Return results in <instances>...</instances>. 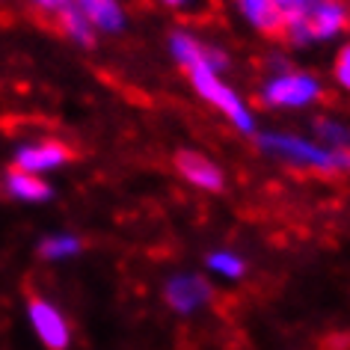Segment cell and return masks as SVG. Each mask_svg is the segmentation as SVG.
Instances as JSON below:
<instances>
[{"instance_id": "cell-6", "label": "cell", "mask_w": 350, "mask_h": 350, "mask_svg": "<svg viewBox=\"0 0 350 350\" xmlns=\"http://www.w3.org/2000/svg\"><path fill=\"white\" fill-rule=\"evenodd\" d=\"M166 309L178 318H193L214 303V285L202 273H172L161 288Z\"/></svg>"}, {"instance_id": "cell-16", "label": "cell", "mask_w": 350, "mask_h": 350, "mask_svg": "<svg viewBox=\"0 0 350 350\" xmlns=\"http://www.w3.org/2000/svg\"><path fill=\"white\" fill-rule=\"evenodd\" d=\"M312 137H318L332 152L350 157V122L338 116H318L312 122Z\"/></svg>"}, {"instance_id": "cell-4", "label": "cell", "mask_w": 350, "mask_h": 350, "mask_svg": "<svg viewBox=\"0 0 350 350\" xmlns=\"http://www.w3.org/2000/svg\"><path fill=\"white\" fill-rule=\"evenodd\" d=\"M323 98V81L309 68L282 66L270 68V75L258 86L261 107L276 113H294V110H312Z\"/></svg>"}, {"instance_id": "cell-5", "label": "cell", "mask_w": 350, "mask_h": 350, "mask_svg": "<svg viewBox=\"0 0 350 350\" xmlns=\"http://www.w3.org/2000/svg\"><path fill=\"white\" fill-rule=\"evenodd\" d=\"M166 51H170L172 63L181 68V72H190L196 66H211L217 72H226L229 68V51L217 42H208L205 36H199L196 30L190 27H175L170 36H166Z\"/></svg>"}, {"instance_id": "cell-7", "label": "cell", "mask_w": 350, "mask_h": 350, "mask_svg": "<svg viewBox=\"0 0 350 350\" xmlns=\"http://www.w3.org/2000/svg\"><path fill=\"white\" fill-rule=\"evenodd\" d=\"M27 327L45 350H68L75 338L66 312L48 297H30L27 300Z\"/></svg>"}, {"instance_id": "cell-12", "label": "cell", "mask_w": 350, "mask_h": 350, "mask_svg": "<svg viewBox=\"0 0 350 350\" xmlns=\"http://www.w3.org/2000/svg\"><path fill=\"white\" fill-rule=\"evenodd\" d=\"M0 193H6L12 202H21V205H42L54 196V187H51V181L42 178V175L10 166L6 175L0 178Z\"/></svg>"}, {"instance_id": "cell-19", "label": "cell", "mask_w": 350, "mask_h": 350, "mask_svg": "<svg viewBox=\"0 0 350 350\" xmlns=\"http://www.w3.org/2000/svg\"><path fill=\"white\" fill-rule=\"evenodd\" d=\"M152 3H157L161 10L175 12V15H193L205 6V0H152Z\"/></svg>"}, {"instance_id": "cell-20", "label": "cell", "mask_w": 350, "mask_h": 350, "mask_svg": "<svg viewBox=\"0 0 350 350\" xmlns=\"http://www.w3.org/2000/svg\"><path fill=\"white\" fill-rule=\"evenodd\" d=\"M279 6H282V12L285 15H291V12H300V10H306V6L312 3V0H276Z\"/></svg>"}, {"instance_id": "cell-9", "label": "cell", "mask_w": 350, "mask_h": 350, "mask_svg": "<svg viewBox=\"0 0 350 350\" xmlns=\"http://www.w3.org/2000/svg\"><path fill=\"white\" fill-rule=\"evenodd\" d=\"M175 172L187 187L199 190V193H220L226 187V172L223 166L214 161L211 154L199 152V148H181L175 152Z\"/></svg>"}, {"instance_id": "cell-11", "label": "cell", "mask_w": 350, "mask_h": 350, "mask_svg": "<svg viewBox=\"0 0 350 350\" xmlns=\"http://www.w3.org/2000/svg\"><path fill=\"white\" fill-rule=\"evenodd\" d=\"M72 6L92 24L98 36H119L128 27L125 0H75Z\"/></svg>"}, {"instance_id": "cell-8", "label": "cell", "mask_w": 350, "mask_h": 350, "mask_svg": "<svg viewBox=\"0 0 350 350\" xmlns=\"http://www.w3.org/2000/svg\"><path fill=\"white\" fill-rule=\"evenodd\" d=\"M68 161H72V148H68L63 139H57V137L27 139V143H21L18 148H15V154H12V166H15V170L42 175V178L59 172Z\"/></svg>"}, {"instance_id": "cell-1", "label": "cell", "mask_w": 350, "mask_h": 350, "mask_svg": "<svg viewBox=\"0 0 350 350\" xmlns=\"http://www.w3.org/2000/svg\"><path fill=\"white\" fill-rule=\"evenodd\" d=\"M258 148L270 161L288 166L297 172L312 175H347L350 157L332 152L312 134H297V131H261Z\"/></svg>"}, {"instance_id": "cell-3", "label": "cell", "mask_w": 350, "mask_h": 350, "mask_svg": "<svg viewBox=\"0 0 350 350\" xmlns=\"http://www.w3.org/2000/svg\"><path fill=\"white\" fill-rule=\"evenodd\" d=\"M190 90L196 92L199 101H205L208 107H214L238 134H258V116L252 110V104L238 92V86L229 83L226 72H217L211 66H196L185 72Z\"/></svg>"}, {"instance_id": "cell-18", "label": "cell", "mask_w": 350, "mask_h": 350, "mask_svg": "<svg viewBox=\"0 0 350 350\" xmlns=\"http://www.w3.org/2000/svg\"><path fill=\"white\" fill-rule=\"evenodd\" d=\"M75 0H27V6L36 15H42V18H48V21H54L59 12H66L68 6H72Z\"/></svg>"}, {"instance_id": "cell-17", "label": "cell", "mask_w": 350, "mask_h": 350, "mask_svg": "<svg viewBox=\"0 0 350 350\" xmlns=\"http://www.w3.org/2000/svg\"><path fill=\"white\" fill-rule=\"evenodd\" d=\"M332 83L350 95V42H345L332 57Z\"/></svg>"}, {"instance_id": "cell-10", "label": "cell", "mask_w": 350, "mask_h": 350, "mask_svg": "<svg viewBox=\"0 0 350 350\" xmlns=\"http://www.w3.org/2000/svg\"><path fill=\"white\" fill-rule=\"evenodd\" d=\"M241 24H247L252 33L267 39H279L285 24V12L276 0H232Z\"/></svg>"}, {"instance_id": "cell-2", "label": "cell", "mask_w": 350, "mask_h": 350, "mask_svg": "<svg viewBox=\"0 0 350 350\" xmlns=\"http://www.w3.org/2000/svg\"><path fill=\"white\" fill-rule=\"evenodd\" d=\"M350 33L347 0H312L306 10L285 15L279 39L288 48H318L338 42Z\"/></svg>"}, {"instance_id": "cell-14", "label": "cell", "mask_w": 350, "mask_h": 350, "mask_svg": "<svg viewBox=\"0 0 350 350\" xmlns=\"http://www.w3.org/2000/svg\"><path fill=\"white\" fill-rule=\"evenodd\" d=\"M205 270L220 279V282H241V279L247 276V258H243L238 250L217 247L205 256Z\"/></svg>"}, {"instance_id": "cell-13", "label": "cell", "mask_w": 350, "mask_h": 350, "mask_svg": "<svg viewBox=\"0 0 350 350\" xmlns=\"http://www.w3.org/2000/svg\"><path fill=\"white\" fill-rule=\"evenodd\" d=\"M39 258L51 261V265H63V261H72L83 252V238L77 232H51L39 241Z\"/></svg>"}, {"instance_id": "cell-15", "label": "cell", "mask_w": 350, "mask_h": 350, "mask_svg": "<svg viewBox=\"0 0 350 350\" xmlns=\"http://www.w3.org/2000/svg\"><path fill=\"white\" fill-rule=\"evenodd\" d=\"M54 24H57V30L63 33V39H68L77 48H95V45H98V39H101L98 33H95L92 24L86 21L83 15L75 10V6H68L66 12H59L54 18Z\"/></svg>"}]
</instances>
